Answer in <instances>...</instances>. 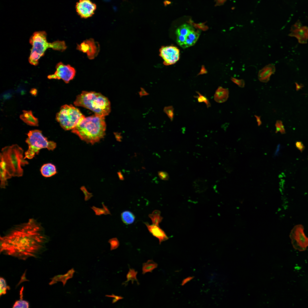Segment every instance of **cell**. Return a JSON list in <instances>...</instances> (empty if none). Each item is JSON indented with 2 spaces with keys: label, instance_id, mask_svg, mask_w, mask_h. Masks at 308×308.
Returning <instances> with one entry per match:
<instances>
[{
  "label": "cell",
  "instance_id": "cell-1",
  "mask_svg": "<svg viewBox=\"0 0 308 308\" xmlns=\"http://www.w3.org/2000/svg\"><path fill=\"white\" fill-rule=\"evenodd\" d=\"M37 230V228H34L32 230L28 231L27 233L15 232L13 235L2 240L1 249L7 251L9 255L17 252L21 255L32 256L30 253L34 252L39 247L37 243L38 242L35 241L40 240L36 235L39 234L35 232Z\"/></svg>",
  "mask_w": 308,
  "mask_h": 308
},
{
  "label": "cell",
  "instance_id": "cell-2",
  "mask_svg": "<svg viewBox=\"0 0 308 308\" xmlns=\"http://www.w3.org/2000/svg\"><path fill=\"white\" fill-rule=\"evenodd\" d=\"M106 127L104 117L95 114L84 118L72 132L82 140L93 144L103 137Z\"/></svg>",
  "mask_w": 308,
  "mask_h": 308
},
{
  "label": "cell",
  "instance_id": "cell-3",
  "mask_svg": "<svg viewBox=\"0 0 308 308\" xmlns=\"http://www.w3.org/2000/svg\"><path fill=\"white\" fill-rule=\"evenodd\" d=\"M23 153V149L17 144L6 146L2 149L0 165L4 167L11 178L23 175L22 167L28 164V162L24 159Z\"/></svg>",
  "mask_w": 308,
  "mask_h": 308
},
{
  "label": "cell",
  "instance_id": "cell-4",
  "mask_svg": "<svg viewBox=\"0 0 308 308\" xmlns=\"http://www.w3.org/2000/svg\"><path fill=\"white\" fill-rule=\"evenodd\" d=\"M29 42L32 47L29 62L31 64L35 66L38 64V60L43 56L47 49L51 48L55 50L63 52L67 48L64 41L48 42L46 39V33L43 31L34 32L30 38Z\"/></svg>",
  "mask_w": 308,
  "mask_h": 308
},
{
  "label": "cell",
  "instance_id": "cell-5",
  "mask_svg": "<svg viewBox=\"0 0 308 308\" xmlns=\"http://www.w3.org/2000/svg\"><path fill=\"white\" fill-rule=\"evenodd\" d=\"M74 104L77 106L89 109L95 115L104 117L111 111V104L108 98L101 94L94 92L83 91L76 97Z\"/></svg>",
  "mask_w": 308,
  "mask_h": 308
},
{
  "label": "cell",
  "instance_id": "cell-6",
  "mask_svg": "<svg viewBox=\"0 0 308 308\" xmlns=\"http://www.w3.org/2000/svg\"><path fill=\"white\" fill-rule=\"evenodd\" d=\"M27 137L25 141L28 145L27 150L25 153L24 159H31L36 155H38L40 150L46 148L48 150H54L56 147L55 142L48 141L46 137L42 134L41 131L35 129L30 131L27 134Z\"/></svg>",
  "mask_w": 308,
  "mask_h": 308
},
{
  "label": "cell",
  "instance_id": "cell-7",
  "mask_svg": "<svg viewBox=\"0 0 308 308\" xmlns=\"http://www.w3.org/2000/svg\"><path fill=\"white\" fill-rule=\"evenodd\" d=\"M85 117L78 109L66 104L61 107L56 119L62 127L68 130L73 129Z\"/></svg>",
  "mask_w": 308,
  "mask_h": 308
},
{
  "label": "cell",
  "instance_id": "cell-8",
  "mask_svg": "<svg viewBox=\"0 0 308 308\" xmlns=\"http://www.w3.org/2000/svg\"><path fill=\"white\" fill-rule=\"evenodd\" d=\"M56 70L54 74L49 75V79H61L66 83H68L74 77L76 73L75 68L69 64L66 65L61 62L56 64Z\"/></svg>",
  "mask_w": 308,
  "mask_h": 308
},
{
  "label": "cell",
  "instance_id": "cell-9",
  "mask_svg": "<svg viewBox=\"0 0 308 308\" xmlns=\"http://www.w3.org/2000/svg\"><path fill=\"white\" fill-rule=\"evenodd\" d=\"M160 56L163 60V64L169 65L175 64L179 58V51L172 46H162L159 50Z\"/></svg>",
  "mask_w": 308,
  "mask_h": 308
},
{
  "label": "cell",
  "instance_id": "cell-10",
  "mask_svg": "<svg viewBox=\"0 0 308 308\" xmlns=\"http://www.w3.org/2000/svg\"><path fill=\"white\" fill-rule=\"evenodd\" d=\"M96 9V4L90 0H79L76 5L77 14L84 19L91 17L94 14Z\"/></svg>",
  "mask_w": 308,
  "mask_h": 308
},
{
  "label": "cell",
  "instance_id": "cell-11",
  "mask_svg": "<svg viewBox=\"0 0 308 308\" xmlns=\"http://www.w3.org/2000/svg\"><path fill=\"white\" fill-rule=\"evenodd\" d=\"M275 71V66L273 64H268L259 70L258 73V78L261 82H267L270 80L271 76L274 74Z\"/></svg>",
  "mask_w": 308,
  "mask_h": 308
},
{
  "label": "cell",
  "instance_id": "cell-12",
  "mask_svg": "<svg viewBox=\"0 0 308 308\" xmlns=\"http://www.w3.org/2000/svg\"><path fill=\"white\" fill-rule=\"evenodd\" d=\"M289 34L290 37H295L301 44H306L308 40V27L301 26L293 30H290Z\"/></svg>",
  "mask_w": 308,
  "mask_h": 308
},
{
  "label": "cell",
  "instance_id": "cell-13",
  "mask_svg": "<svg viewBox=\"0 0 308 308\" xmlns=\"http://www.w3.org/2000/svg\"><path fill=\"white\" fill-rule=\"evenodd\" d=\"M145 224L149 232L159 240L160 244L162 242L169 239L165 232L159 227V225L153 224H150L147 222L145 223Z\"/></svg>",
  "mask_w": 308,
  "mask_h": 308
},
{
  "label": "cell",
  "instance_id": "cell-14",
  "mask_svg": "<svg viewBox=\"0 0 308 308\" xmlns=\"http://www.w3.org/2000/svg\"><path fill=\"white\" fill-rule=\"evenodd\" d=\"M193 29L189 25L184 24L179 27L176 31L177 40L178 44L183 47L186 37Z\"/></svg>",
  "mask_w": 308,
  "mask_h": 308
},
{
  "label": "cell",
  "instance_id": "cell-15",
  "mask_svg": "<svg viewBox=\"0 0 308 308\" xmlns=\"http://www.w3.org/2000/svg\"><path fill=\"white\" fill-rule=\"evenodd\" d=\"M86 40L88 45V50L86 53L87 56L89 59H93L98 55L100 51V45L93 38Z\"/></svg>",
  "mask_w": 308,
  "mask_h": 308
},
{
  "label": "cell",
  "instance_id": "cell-16",
  "mask_svg": "<svg viewBox=\"0 0 308 308\" xmlns=\"http://www.w3.org/2000/svg\"><path fill=\"white\" fill-rule=\"evenodd\" d=\"M229 96L228 89L219 87L216 90L214 95V99L218 103H222L226 101Z\"/></svg>",
  "mask_w": 308,
  "mask_h": 308
},
{
  "label": "cell",
  "instance_id": "cell-17",
  "mask_svg": "<svg viewBox=\"0 0 308 308\" xmlns=\"http://www.w3.org/2000/svg\"><path fill=\"white\" fill-rule=\"evenodd\" d=\"M20 118L28 125L33 126L38 125V119L33 115L31 111L23 110V114L20 116Z\"/></svg>",
  "mask_w": 308,
  "mask_h": 308
},
{
  "label": "cell",
  "instance_id": "cell-18",
  "mask_svg": "<svg viewBox=\"0 0 308 308\" xmlns=\"http://www.w3.org/2000/svg\"><path fill=\"white\" fill-rule=\"evenodd\" d=\"M40 171L42 175L46 177H51L57 173L55 166L50 163L43 165L41 168Z\"/></svg>",
  "mask_w": 308,
  "mask_h": 308
},
{
  "label": "cell",
  "instance_id": "cell-19",
  "mask_svg": "<svg viewBox=\"0 0 308 308\" xmlns=\"http://www.w3.org/2000/svg\"><path fill=\"white\" fill-rule=\"evenodd\" d=\"M199 35L198 31H195L193 29L192 30L186 37L183 47L186 48L193 45L197 41Z\"/></svg>",
  "mask_w": 308,
  "mask_h": 308
},
{
  "label": "cell",
  "instance_id": "cell-20",
  "mask_svg": "<svg viewBox=\"0 0 308 308\" xmlns=\"http://www.w3.org/2000/svg\"><path fill=\"white\" fill-rule=\"evenodd\" d=\"M121 218L123 222L127 225L132 224L134 221L135 216L133 212L128 210H125L121 214Z\"/></svg>",
  "mask_w": 308,
  "mask_h": 308
},
{
  "label": "cell",
  "instance_id": "cell-21",
  "mask_svg": "<svg viewBox=\"0 0 308 308\" xmlns=\"http://www.w3.org/2000/svg\"><path fill=\"white\" fill-rule=\"evenodd\" d=\"M158 264L152 260H148L147 262L143 263L142 268V274H145L147 272H152L157 268Z\"/></svg>",
  "mask_w": 308,
  "mask_h": 308
},
{
  "label": "cell",
  "instance_id": "cell-22",
  "mask_svg": "<svg viewBox=\"0 0 308 308\" xmlns=\"http://www.w3.org/2000/svg\"><path fill=\"white\" fill-rule=\"evenodd\" d=\"M148 216L151 219L152 224L157 225H159V224L161 222L163 219V218L161 215V212L158 210H154Z\"/></svg>",
  "mask_w": 308,
  "mask_h": 308
},
{
  "label": "cell",
  "instance_id": "cell-23",
  "mask_svg": "<svg viewBox=\"0 0 308 308\" xmlns=\"http://www.w3.org/2000/svg\"><path fill=\"white\" fill-rule=\"evenodd\" d=\"M137 272L135 271L133 269L129 268V270L126 275L127 280L124 282L123 284H124L125 286L127 285V283L129 281H131L132 284H133L134 281H135L137 282L138 285H139V283L137 277Z\"/></svg>",
  "mask_w": 308,
  "mask_h": 308
},
{
  "label": "cell",
  "instance_id": "cell-24",
  "mask_svg": "<svg viewBox=\"0 0 308 308\" xmlns=\"http://www.w3.org/2000/svg\"><path fill=\"white\" fill-rule=\"evenodd\" d=\"M75 271L73 268L69 270L67 273L64 275H60L56 277V279L57 281H62L64 285L68 279L72 277Z\"/></svg>",
  "mask_w": 308,
  "mask_h": 308
},
{
  "label": "cell",
  "instance_id": "cell-25",
  "mask_svg": "<svg viewBox=\"0 0 308 308\" xmlns=\"http://www.w3.org/2000/svg\"><path fill=\"white\" fill-rule=\"evenodd\" d=\"M102 204L103 207L102 208H97L94 206L91 207L94 212L96 215L100 216L102 214H111L107 207L105 205L103 202L102 203Z\"/></svg>",
  "mask_w": 308,
  "mask_h": 308
},
{
  "label": "cell",
  "instance_id": "cell-26",
  "mask_svg": "<svg viewBox=\"0 0 308 308\" xmlns=\"http://www.w3.org/2000/svg\"><path fill=\"white\" fill-rule=\"evenodd\" d=\"M297 241L300 245L303 247L308 245V240L304 233L301 230L297 232Z\"/></svg>",
  "mask_w": 308,
  "mask_h": 308
},
{
  "label": "cell",
  "instance_id": "cell-27",
  "mask_svg": "<svg viewBox=\"0 0 308 308\" xmlns=\"http://www.w3.org/2000/svg\"><path fill=\"white\" fill-rule=\"evenodd\" d=\"M196 92L198 94L196 96H194V97L196 98L197 101L199 103H205L206 107L208 108L210 107L211 105L208 99L204 96L202 95L198 91H196Z\"/></svg>",
  "mask_w": 308,
  "mask_h": 308
},
{
  "label": "cell",
  "instance_id": "cell-28",
  "mask_svg": "<svg viewBox=\"0 0 308 308\" xmlns=\"http://www.w3.org/2000/svg\"><path fill=\"white\" fill-rule=\"evenodd\" d=\"M163 111L171 121H172L174 117V108L173 106H165L163 108Z\"/></svg>",
  "mask_w": 308,
  "mask_h": 308
},
{
  "label": "cell",
  "instance_id": "cell-29",
  "mask_svg": "<svg viewBox=\"0 0 308 308\" xmlns=\"http://www.w3.org/2000/svg\"><path fill=\"white\" fill-rule=\"evenodd\" d=\"M28 302L21 300L17 301L13 305V308H27L29 307Z\"/></svg>",
  "mask_w": 308,
  "mask_h": 308
},
{
  "label": "cell",
  "instance_id": "cell-30",
  "mask_svg": "<svg viewBox=\"0 0 308 308\" xmlns=\"http://www.w3.org/2000/svg\"><path fill=\"white\" fill-rule=\"evenodd\" d=\"M275 126L276 128V133L279 132L281 134H284L285 133V130L281 121L277 120L275 123Z\"/></svg>",
  "mask_w": 308,
  "mask_h": 308
},
{
  "label": "cell",
  "instance_id": "cell-31",
  "mask_svg": "<svg viewBox=\"0 0 308 308\" xmlns=\"http://www.w3.org/2000/svg\"><path fill=\"white\" fill-rule=\"evenodd\" d=\"M108 242L110 244V250H111L117 249L119 246V241L116 238H113L110 239L108 240Z\"/></svg>",
  "mask_w": 308,
  "mask_h": 308
},
{
  "label": "cell",
  "instance_id": "cell-32",
  "mask_svg": "<svg viewBox=\"0 0 308 308\" xmlns=\"http://www.w3.org/2000/svg\"><path fill=\"white\" fill-rule=\"evenodd\" d=\"M0 295L5 294L6 293L7 286L5 280L2 277L0 278Z\"/></svg>",
  "mask_w": 308,
  "mask_h": 308
},
{
  "label": "cell",
  "instance_id": "cell-33",
  "mask_svg": "<svg viewBox=\"0 0 308 308\" xmlns=\"http://www.w3.org/2000/svg\"><path fill=\"white\" fill-rule=\"evenodd\" d=\"M231 81L240 87L243 88L245 86V82L242 79H239L233 77L231 78Z\"/></svg>",
  "mask_w": 308,
  "mask_h": 308
},
{
  "label": "cell",
  "instance_id": "cell-34",
  "mask_svg": "<svg viewBox=\"0 0 308 308\" xmlns=\"http://www.w3.org/2000/svg\"><path fill=\"white\" fill-rule=\"evenodd\" d=\"M80 189L84 194V200L85 201L88 200L93 196L92 194L89 193L84 187H81Z\"/></svg>",
  "mask_w": 308,
  "mask_h": 308
},
{
  "label": "cell",
  "instance_id": "cell-35",
  "mask_svg": "<svg viewBox=\"0 0 308 308\" xmlns=\"http://www.w3.org/2000/svg\"><path fill=\"white\" fill-rule=\"evenodd\" d=\"M160 178L163 180H167L169 179V175L166 172L159 171L158 172Z\"/></svg>",
  "mask_w": 308,
  "mask_h": 308
},
{
  "label": "cell",
  "instance_id": "cell-36",
  "mask_svg": "<svg viewBox=\"0 0 308 308\" xmlns=\"http://www.w3.org/2000/svg\"><path fill=\"white\" fill-rule=\"evenodd\" d=\"M106 296H107L108 297H112L114 298L112 301V303H116L117 301L120 299H121L123 298L121 296L115 295L113 294L111 295H106Z\"/></svg>",
  "mask_w": 308,
  "mask_h": 308
},
{
  "label": "cell",
  "instance_id": "cell-37",
  "mask_svg": "<svg viewBox=\"0 0 308 308\" xmlns=\"http://www.w3.org/2000/svg\"><path fill=\"white\" fill-rule=\"evenodd\" d=\"M139 94L140 98L143 96H148L149 94L145 89L142 87L140 88V90L138 92Z\"/></svg>",
  "mask_w": 308,
  "mask_h": 308
},
{
  "label": "cell",
  "instance_id": "cell-38",
  "mask_svg": "<svg viewBox=\"0 0 308 308\" xmlns=\"http://www.w3.org/2000/svg\"><path fill=\"white\" fill-rule=\"evenodd\" d=\"M295 145L296 147L301 152H302L305 148L303 144L300 141L296 142L295 143Z\"/></svg>",
  "mask_w": 308,
  "mask_h": 308
},
{
  "label": "cell",
  "instance_id": "cell-39",
  "mask_svg": "<svg viewBox=\"0 0 308 308\" xmlns=\"http://www.w3.org/2000/svg\"><path fill=\"white\" fill-rule=\"evenodd\" d=\"M193 278V277H189L185 278L183 280L181 283V285H183L187 283L192 280Z\"/></svg>",
  "mask_w": 308,
  "mask_h": 308
},
{
  "label": "cell",
  "instance_id": "cell-40",
  "mask_svg": "<svg viewBox=\"0 0 308 308\" xmlns=\"http://www.w3.org/2000/svg\"><path fill=\"white\" fill-rule=\"evenodd\" d=\"M255 117L256 119L258 126H260L262 124V121L260 117L257 115H255Z\"/></svg>",
  "mask_w": 308,
  "mask_h": 308
},
{
  "label": "cell",
  "instance_id": "cell-41",
  "mask_svg": "<svg viewBox=\"0 0 308 308\" xmlns=\"http://www.w3.org/2000/svg\"><path fill=\"white\" fill-rule=\"evenodd\" d=\"M117 174L120 180H124V178L123 176L120 171L118 172L117 173Z\"/></svg>",
  "mask_w": 308,
  "mask_h": 308
},
{
  "label": "cell",
  "instance_id": "cell-42",
  "mask_svg": "<svg viewBox=\"0 0 308 308\" xmlns=\"http://www.w3.org/2000/svg\"><path fill=\"white\" fill-rule=\"evenodd\" d=\"M116 138L119 141H121L122 137L120 133H117L116 134Z\"/></svg>",
  "mask_w": 308,
  "mask_h": 308
},
{
  "label": "cell",
  "instance_id": "cell-43",
  "mask_svg": "<svg viewBox=\"0 0 308 308\" xmlns=\"http://www.w3.org/2000/svg\"><path fill=\"white\" fill-rule=\"evenodd\" d=\"M295 84L296 86V89L297 90L301 88L303 86L302 85H299L297 83H295Z\"/></svg>",
  "mask_w": 308,
  "mask_h": 308
}]
</instances>
